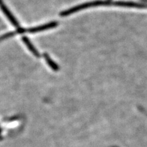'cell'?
<instances>
[{
    "label": "cell",
    "instance_id": "1",
    "mask_svg": "<svg viewBox=\"0 0 147 147\" xmlns=\"http://www.w3.org/2000/svg\"><path fill=\"white\" fill-rule=\"evenodd\" d=\"M57 25H58V23L57 22H52L42 26L32 28H30L28 30V31L30 33H36V32H40V31L47 30L48 29L56 27Z\"/></svg>",
    "mask_w": 147,
    "mask_h": 147
},
{
    "label": "cell",
    "instance_id": "2",
    "mask_svg": "<svg viewBox=\"0 0 147 147\" xmlns=\"http://www.w3.org/2000/svg\"><path fill=\"white\" fill-rule=\"evenodd\" d=\"M22 40L24 42L25 45H26V47L28 48V49L31 52V53H33L34 56L37 58L40 57V53L38 52V50L36 49V48L34 47V45L31 44V42L28 39V38H26V37H22Z\"/></svg>",
    "mask_w": 147,
    "mask_h": 147
},
{
    "label": "cell",
    "instance_id": "3",
    "mask_svg": "<svg viewBox=\"0 0 147 147\" xmlns=\"http://www.w3.org/2000/svg\"><path fill=\"white\" fill-rule=\"evenodd\" d=\"M44 58L45 59L46 62L47 63L48 65L52 68V69L53 71H58L59 69V66L52 60V59H51V58L50 57V56L47 53H44Z\"/></svg>",
    "mask_w": 147,
    "mask_h": 147
},
{
    "label": "cell",
    "instance_id": "4",
    "mask_svg": "<svg viewBox=\"0 0 147 147\" xmlns=\"http://www.w3.org/2000/svg\"><path fill=\"white\" fill-rule=\"evenodd\" d=\"M26 30L24 28H18L17 31H13V32H10V33H7L6 34H4L2 36H0V41H2L3 40L6 39L8 38H10V37H12L13 36H14L17 34H21L23 33H25Z\"/></svg>",
    "mask_w": 147,
    "mask_h": 147
},
{
    "label": "cell",
    "instance_id": "5",
    "mask_svg": "<svg viewBox=\"0 0 147 147\" xmlns=\"http://www.w3.org/2000/svg\"><path fill=\"white\" fill-rule=\"evenodd\" d=\"M0 7H1L2 11H5L6 9H7V7L4 4L3 0H0Z\"/></svg>",
    "mask_w": 147,
    "mask_h": 147
},
{
    "label": "cell",
    "instance_id": "6",
    "mask_svg": "<svg viewBox=\"0 0 147 147\" xmlns=\"http://www.w3.org/2000/svg\"><path fill=\"white\" fill-rule=\"evenodd\" d=\"M141 1L143 2H145V3H147V0H141Z\"/></svg>",
    "mask_w": 147,
    "mask_h": 147
},
{
    "label": "cell",
    "instance_id": "7",
    "mask_svg": "<svg viewBox=\"0 0 147 147\" xmlns=\"http://www.w3.org/2000/svg\"><path fill=\"white\" fill-rule=\"evenodd\" d=\"M0 132H1V129H0Z\"/></svg>",
    "mask_w": 147,
    "mask_h": 147
}]
</instances>
